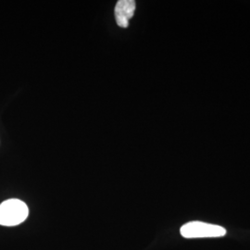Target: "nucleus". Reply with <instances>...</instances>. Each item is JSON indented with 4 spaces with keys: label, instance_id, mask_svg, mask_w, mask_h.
Returning <instances> with one entry per match:
<instances>
[{
    "label": "nucleus",
    "instance_id": "f257e3e1",
    "mask_svg": "<svg viewBox=\"0 0 250 250\" xmlns=\"http://www.w3.org/2000/svg\"><path fill=\"white\" fill-rule=\"evenodd\" d=\"M26 204L16 198L4 201L0 204V225L16 226L23 223L28 217Z\"/></svg>",
    "mask_w": 250,
    "mask_h": 250
},
{
    "label": "nucleus",
    "instance_id": "f03ea898",
    "mask_svg": "<svg viewBox=\"0 0 250 250\" xmlns=\"http://www.w3.org/2000/svg\"><path fill=\"white\" fill-rule=\"evenodd\" d=\"M180 232L185 238L221 237L226 234V230L224 227L202 222H191L186 224L181 227Z\"/></svg>",
    "mask_w": 250,
    "mask_h": 250
},
{
    "label": "nucleus",
    "instance_id": "7ed1b4c3",
    "mask_svg": "<svg viewBox=\"0 0 250 250\" xmlns=\"http://www.w3.org/2000/svg\"><path fill=\"white\" fill-rule=\"evenodd\" d=\"M135 7L134 0H120L117 2L114 13L118 26L121 28L129 26V21L134 16Z\"/></svg>",
    "mask_w": 250,
    "mask_h": 250
}]
</instances>
